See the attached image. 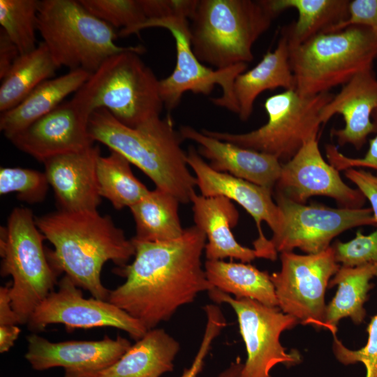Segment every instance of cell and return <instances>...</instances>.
<instances>
[{
    "label": "cell",
    "instance_id": "1",
    "mask_svg": "<svg viewBox=\"0 0 377 377\" xmlns=\"http://www.w3.org/2000/svg\"><path fill=\"white\" fill-rule=\"evenodd\" d=\"M135 248L132 263L114 273L126 278L110 290L108 301L140 321L147 330L168 320L181 306L214 286L208 281L201 258L207 242L196 226L168 242L133 239Z\"/></svg>",
    "mask_w": 377,
    "mask_h": 377
},
{
    "label": "cell",
    "instance_id": "2",
    "mask_svg": "<svg viewBox=\"0 0 377 377\" xmlns=\"http://www.w3.org/2000/svg\"><path fill=\"white\" fill-rule=\"evenodd\" d=\"M38 228L54 246L46 251L57 273L64 272L80 288L92 297L108 301L110 290L101 282L104 264L112 261L118 267L126 265L135 256L128 239L110 216L96 211L57 210L35 216Z\"/></svg>",
    "mask_w": 377,
    "mask_h": 377
},
{
    "label": "cell",
    "instance_id": "3",
    "mask_svg": "<svg viewBox=\"0 0 377 377\" xmlns=\"http://www.w3.org/2000/svg\"><path fill=\"white\" fill-rule=\"evenodd\" d=\"M88 131L94 142L106 145L138 167L156 188L173 195L180 203L191 202L196 179L181 146L184 139L170 115L133 128L119 121L108 110L98 109L89 117Z\"/></svg>",
    "mask_w": 377,
    "mask_h": 377
},
{
    "label": "cell",
    "instance_id": "4",
    "mask_svg": "<svg viewBox=\"0 0 377 377\" xmlns=\"http://www.w3.org/2000/svg\"><path fill=\"white\" fill-rule=\"evenodd\" d=\"M145 52L138 45L108 57L75 93L71 103L87 119L103 108L133 128L161 117L164 105L159 80L140 59Z\"/></svg>",
    "mask_w": 377,
    "mask_h": 377
},
{
    "label": "cell",
    "instance_id": "5",
    "mask_svg": "<svg viewBox=\"0 0 377 377\" xmlns=\"http://www.w3.org/2000/svg\"><path fill=\"white\" fill-rule=\"evenodd\" d=\"M276 17L266 0H198L189 18L193 53L216 69L251 62L253 45Z\"/></svg>",
    "mask_w": 377,
    "mask_h": 377
},
{
    "label": "cell",
    "instance_id": "6",
    "mask_svg": "<svg viewBox=\"0 0 377 377\" xmlns=\"http://www.w3.org/2000/svg\"><path fill=\"white\" fill-rule=\"evenodd\" d=\"M289 50L295 91L311 96L329 92L372 69L377 59V36L367 27L353 25L320 34Z\"/></svg>",
    "mask_w": 377,
    "mask_h": 377
},
{
    "label": "cell",
    "instance_id": "7",
    "mask_svg": "<svg viewBox=\"0 0 377 377\" xmlns=\"http://www.w3.org/2000/svg\"><path fill=\"white\" fill-rule=\"evenodd\" d=\"M37 27L56 64L70 71L92 73L108 57L138 46L117 45L114 28L80 0L40 1Z\"/></svg>",
    "mask_w": 377,
    "mask_h": 377
},
{
    "label": "cell",
    "instance_id": "8",
    "mask_svg": "<svg viewBox=\"0 0 377 377\" xmlns=\"http://www.w3.org/2000/svg\"><path fill=\"white\" fill-rule=\"evenodd\" d=\"M45 239L28 208L16 207L0 230L1 275L10 276L9 295L19 325L54 290L58 273L48 260Z\"/></svg>",
    "mask_w": 377,
    "mask_h": 377
},
{
    "label": "cell",
    "instance_id": "9",
    "mask_svg": "<svg viewBox=\"0 0 377 377\" xmlns=\"http://www.w3.org/2000/svg\"><path fill=\"white\" fill-rule=\"evenodd\" d=\"M330 92L311 96L295 89L270 96L264 103L267 121L244 133L202 129L205 134L240 147L275 156L284 163L308 141L318 138L321 109L333 97Z\"/></svg>",
    "mask_w": 377,
    "mask_h": 377
},
{
    "label": "cell",
    "instance_id": "10",
    "mask_svg": "<svg viewBox=\"0 0 377 377\" xmlns=\"http://www.w3.org/2000/svg\"><path fill=\"white\" fill-rule=\"evenodd\" d=\"M151 27L168 30L175 43V67L168 77L159 80V92L164 107L170 112L179 105L186 92L208 95L217 84L222 89V95L211 98V101L235 113L234 82L239 75L246 71L247 64L214 70L201 63L192 50L189 20L184 15L147 20L136 27L133 34Z\"/></svg>",
    "mask_w": 377,
    "mask_h": 377
},
{
    "label": "cell",
    "instance_id": "11",
    "mask_svg": "<svg viewBox=\"0 0 377 377\" xmlns=\"http://www.w3.org/2000/svg\"><path fill=\"white\" fill-rule=\"evenodd\" d=\"M216 303L228 304L235 311L239 332L246 346L247 358L240 377H270V370L278 364L287 367L301 362V355L288 353L280 343L281 334L299 321L278 306L265 305L249 298H235L214 288L208 291Z\"/></svg>",
    "mask_w": 377,
    "mask_h": 377
},
{
    "label": "cell",
    "instance_id": "12",
    "mask_svg": "<svg viewBox=\"0 0 377 377\" xmlns=\"http://www.w3.org/2000/svg\"><path fill=\"white\" fill-rule=\"evenodd\" d=\"M281 214L278 230L269 239L276 252L297 248L307 254L320 253L345 230L377 223L370 208H332L320 204H300L273 193Z\"/></svg>",
    "mask_w": 377,
    "mask_h": 377
},
{
    "label": "cell",
    "instance_id": "13",
    "mask_svg": "<svg viewBox=\"0 0 377 377\" xmlns=\"http://www.w3.org/2000/svg\"><path fill=\"white\" fill-rule=\"evenodd\" d=\"M281 267L270 275L278 306L299 323L323 328L325 290L340 267L332 246L316 254L281 253Z\"/></svg>",
    "mask_w": 377,
    "mask_h": 377
},
{
    "label": "cell",
    "instance_id": "14",
    "mask_svg": "<svg viewBox=\"0 0 377 377\" xmlns=\"http://www.w3.org/2000/svg\"><path fill=\"white\" fill-rule=\"evenodd\" d=\"M58 284V290L50 293L33 312L27 323L29 330L40 332L51 324L64 325L68 331L112 327L126 332L136 341L148 331L140 321L108 301L84 298L67 275Z\"/></svg>",
    "mask_w": 377,
    "mask_h": 377
},
{
    "label": "cell",
    "instance_id": "15",
    "mask_svg": "<svg viewBox=\"0 0 377 377\" xmlns=\"http://www.w3.org/2000/svg\"><path fill=\"white\" fill-rule=\"evenodd\" d=\"M274 192L300 204L315 195L335 200L341 208L358 209L366 198L344 183L339 170L322 156L318 138L306 142L288 161L281 163Z\"/></svg>",
    "mask_w": 377,
    "mask_h": 377
},
{
    "label": "cell",
    "instance_id": "16",
    "mask_svg": "<svg viewBox=\"0 0 377 377\" xmlns=\"http://www.w3.org/2000/svg\"><path fill=\"white\" fill-rule=\"evenodd\" d=\"M24 357L36 371L64 369V377H94L116 362L132 346L126 339L105 336L98 341L54 343L32 334Z\"/></svg>",
    "mask_w": 377,
    "mask_h": 377
},
{
    "label": "cell",
    "instance_id": "17",
    "mask_svg": "<svg viewBox=\"0 0 377 377\" xmlns=\"http://www.w3.org/2000/svg\"><path fill=\"white\" fill-rule=\"evenodd\" d=\"M88 120L71 101H65L8 140L19 150L43 162L93 145Z\"/></svg>",
    "mask_w": 377,
    "mask_h": 377
},
{
    "label": "cell",
    "instance_id": "18",
    "mask_svg": "<svg viewBox=\"0 0 377 377\" xmlns=\"http://www.w3.org/2000/svg\"><path fill=\"white\" fill-rule=\"evenodd\" d=\"M186 162L193 170L196 186L205 197L222 196L241 205L254 219L258 230L257 241L266 239L261 224L265 222L275 232L280 224L279 209L272 199L273 191L246 180L214 170L190 147L186 152Z\"/></svg>",
    "mask_w": 377,
    "mask_h": 377
},
{
    "label": "cell",
    "instance_id": "19",
    "mask_svg": "<svg viewBox=\"0 0 377 377\" xmlns=\"http://www.w3.org/2000/svg\"><path fill=\"white\" fill-rule=\"evenodd\" d=\"M101 151L98 145L50 158L45 173L52 188L59 210L96 211L101 204L96 165Z\"/></svg>",
    "mask_w": 377,
    "mask_h": 377
},
{
    "label": "cell",
    "instance_id": "20",
    "mask_svg": "<svg viewBox=\"0 0 377 377\" xmlns=\"http://www.w3.org/2000/svg\"><path fill=\"white\" fill-rule=\"evenodd\" d=\"M376 110L377 77L372 68L357 74L343 84L321 109L320 119L324 124L334 115H342L344 127L332 128L331 135L337 138L339 146L349 144L359 150L367 137L377 132V123L371 119Z\"/></svg>",
    "mask_w": 377,
    "mask_h": 377
},
{
    "label": "cell",
    "instance_id": "21",
    "mask_svg": "<svg viewBox=\"0 0 377 377\" xmlns=\"http://www.w3.org/2000/svg\"><path fill=\"white\" fill-rule=\"evenodd\" d=\"M179 132L184 140L198 145V152L214 170L274 190L281 170L275 156L219 140L190 126H181Z\"/></svg>",
    "mask_w": 377,
    "mask_h": 377
},
{
    "label": "cell",
    "instance_id": "22",
    "mask_svg": "<svg viewBox=\"0 0 377 377\" xmlns=\"http://www.w3.org/2000/svg\"><path fill=\"white\" fill-rule=\"evenodd\" d=\"M195 226L206 235L205 247L207 260L230 258L250 263L261 255L256 249L241 245L231 228L239 221V212L232 201L225 197H205L194 192L191 197Z\"/></svg>",
    "mask_w": 377,
    "mask_h": 377
},
{
    "label": "cell",
    "instance_id": "23",
    "mask_svg": "<svg viewBox=\"0 0 377 377\" xmlns=\"http://www.w3.org/2000/svg\"><path fill=\"white\" fill-rule=\"evenodd\" d=\"M289 53L287 38L281 32L275 49L268 51L253 68L237 77L233 95L235 114L242 121L249 119L256 98L265 91L280 87L284 90L295 89Z\"/></svg>",
    "mask_w": 377,
    "mask_h": 377
},
{
    "label": "cell",
    "instance_id": "24",
    "mask_svg": "<svg viewBox=\"0 0 377 377\" xmlns=\"http://www.w3.org/2000/svg\"><path fill=\"white\" fill-rule=\"evenodd\" d=\"M91 73L77 69L45 80L12 109L1 112L0 130L9 139L60 105L75 93Z\"/></svg>",
    "mask_w": 377,
    "mask_h": 377
},
{
    "label": "cell",
    "instance_id": "25",
    "mask_svg": "<svg viewBox=\"0 0 377 377\" xmlns=\"http://www.w3.org/2000/svg\"><path fill=\"white\" fill-rule=\"evenodd\" d=\"M179 342L163 329L154 328L114 364L94 377H160L173 370Z\"/></svg>",
    "mask_w": 377,
    "mask_h": 377
},
{
    "label": "cell",
    "instance_id": "26",
    "mask_svg": "<svg viewBox=\"0 0 377 377\" xmlns=\"http://www.w3.org/2000/svg\"><path fill=\"white\" fill-rule=\"evenodd\" d=\"M269 9L277 16L285 10L294 8L298 17L295 22L281 30L289 48L298 46L310 38L330 30L348 16L349 0H266Z\"/></svg>",
    "mask_w": 377,
    "mask_h": 377
},
{
    "label": "cell",
    "instance_id": "27",
    "mask_svg": "<svg viewBox=\"0 0 377 377\" xmlns=\"http://www.w3.org/2000/svg\"><path fill=\"white\" fill-rule=\"evenodd\" d=\"M377 275V264L357 267L340 266L329 282V286H338L337 293L326 306L323 329L336 334L339 320L349 317L355 324L362 323L366 316L364 303L373 288L371 280Z\"/></svg>",
    "mask_w": 377,
    "mask_h": 377
},
{
    "label": "cell",
    "instance_id": "28",
    "mask_svg": "<svg viewBox=\"0 0 377 377\" xmlns=\"http://www.w3.org/2000/svg\"><path fill=\"white\" fill-rule=\"evenodd\" d=\"M180 202L173 195L155 188L129 207L135 223V241L159 242L180 237L184 229L179 216Z\"/></svg>",
    "mask_w": 377,
    "mask_h": 377
},
{
    "label": "cell",
    "instance_id": "29",
    "mask_svg": "<svg viewBox=\"0 0 377 377\" xmlns=\"http://www.w3.org/2000/svg\"><path fill=\"white\" fill-rule=\"evenodd\" d=\"M207 278L214 288L235 298H249L265 305L278 306L270 275L245 263L206 260Z\"/></svg>",
    "mask_w": 377,
    "mask_h": 377
},
{
    "label": "cell",
    "instance_id": "30",
    "mask_svg": "<svg viewBox=\"0 0 377 377\" xmlns=\"http://www.w3.org/2000/svg\"><path fill=\"white\" fill-rule=\"evenodd\" d=\"M58 68L43 42L34 50L20 54L1 80V113L18 105L39 84L52 78Z\"/></svg>",
    "mask_w": 377,
    "mask_h": 377
},
{
    "label": "cell",
    "instance_id": "31",
    "mask_svg": "<svg viewBox=\"0 0 377 377\" xmlns=\"http://www.w3.org/2000/svg\"><path fill=\"white\" fill-rule=\"evenodd\" d=\"M96 177L101 197L108 200L117 210L140 201L149 191L133 175L131 163L114 151L98 159Z\"/></svg>",
    "mask_w": 377,
    "mask_h": 377
},
{
    "label": "cell",
    "instance_id": "32",
    "mask_svg": "<svg viewBox=\"0 0 377 377\" xmlns=\"http://www.w3.org/2000/svg\"><path fill=\"white\" fill-rule=\"evenodd\" d=\"M40 1L0 0V24L23 54L34 50L36 45L38 13Z\"/></svg>",
    "mask_w": 377,
    "mask_h": 377
},
{
    "label": "cell",
    "instance_id": "33",
    "mask_svg": "<svg viewBox=\"0 0 377 377\" xmlns=\"http://www.w3.org/2000/svg\"><path fill=\"white\" fill-rule=\"evenodd\" d=\"M93 15L113 28L119 36H127L145 22L140 0H80Z\"/></svg>",
    "mask_w": 377,
    "mask_h": 377
},
{
    "label": "cell",
    "instance_id": "34",
    "mask_svg": "<svg viewBox=\"0 0 377 377\" xmlns=\"http://www.w3.org/2000/svg\"><path fill=\"white\" fill-rule=\"evenodd\" d=\"M49 186L45 172L17 167L0 169L1 195L15 193L18 200L34 204L45 199Z\"/></svg>",
    "mask_w": 377,
    "mask_h": 377
},
{
    "label": "cell",
    "instance_id": "35",
    "mask_svg": "<svg viewBox=\"0 0 377 377\" xmlns=\"http://www.w3.org/2000/svg\"><path fill=\"white\" fill-rule=\"evenodd\" d=\"M332 248L337 263H341V266L377 264V228L367 235L357 231L353 239L347 242L337 241Z\"/></svg>",
    "mask_w": 377,
    "mask_h": 377
},
{
    "label": "cell",
    "instance_id": "36",
    "mask_svg": "<svg viewBox=\"0 0 377 377\" xmlns=\"http://www.w3.org/2000/svg\"><path fill=\"white\" fill-rule=\"evenodd\" d=\"M367 331V343L356 350L344 346L336 334H333V350L336 358L341 363L346 365L362 363L366 369L365 377H377V314L371 318Z\"/></svg>",
    "mask_w": 377,
    "mask_h": 377
},
{
    "label": "cell",
    "instance_id": "37",
    "mask_svg": "<svg viewBox=\"0 0 377 377\" xmlns=\"http://www.w3.org/2000/svg\"><path fill=\"white\" fill-rule=\"evenodd\" d=\"M204 310L207 316V323L200 348L191 366L185 369L179 377H198L202 370L205 358L214 340L227 325L226 320L218 306L207 304Z\"/></svg>",
    "mask_w": 377,
    "mask_h": 377
},
{
    "label": "cell",
    "instance_id": "38",
    "mask_svg": "<svg viewBox=\"0 0 377 377\" xmlns=\"http://www.w3.org/2000/svg\"><path fill=\"white\" fill-rule=\"evenodd\" d=\"M374 114L377 123V110ZM325 153L329 163L339 171L360 167L377 170V135L369 140L368 151L362 158L346 156L336 146L330 144L325 146Z\"/></svg>",
    "mask_w": 377,
    "mask_h": 377
},
{
    "label": "cell",
    "instance_id": "39",
    "mask_svg": "<svg viewBox=\"0 0 377 377\" xmlns=\"http://www.w3.org/2000/svg\"><path fill=\"white\" fill-rule=\"evenodd\" d=\"M353 25L367 27L377 36V0L350 1L347 19L330 32L339 31Z\"/></svg>",
    "mask_w": 377,
    "mask_h": 377
},
{
    "label": "cell",
    "instance_id": "40",
    "mask_svg": "<svg viewBox=\"0 0 377 377\" xmlns=\"http://www.w3.org/2000/svg\"><path fill=\"white\" fill-rule=\"evenodd\" d=\"M345 177L352 182L371 204L377 223V175L364 170L350 168L344 170Z\"/></svg>",
    "mask_w": 377,
    "mask_h": 377
},
{
    "label": "cell",
    "instance_id": "41",
    "mask_svg": "<svg viewBox=\"0 0 377 377\" xmlns=\"http://www.w3.org/2000/svg\"><path fill=\"white\" fill-rule=\"evenodd\" d=\"M20 55V52L6 32L0 31V79L2 80L14 62Z\"/></svg>",
    "mask_w": 377,
    "mask_h": 377
},
{
    "label": "cell",
    "instance_id": "42",
    "mask_svg": "<svg viewBox=\"0 0 377 377\" xmlns=\"http://www.w3.org/2000/svg\"><path fill=\"white\" fill-rule=\"evenodd\" d=\"M10 282L0 288V325H19L17 315L14 312L9 295Z\"/></svg>",
    "mask_w": 377,
    "mask_h": 377
},
{
    "label": "cell",
    "instance_id": "43",
    "mask_svg": "<svg viewBox=\"0 0 377 377\" xmlns=\"http://www.w3.org/2000/svg\"><path fill=\"white\" fill-rule=\"evenodd\" d=\"M21 332L17 325H0V353L8 352L15 343Z\"/></svg>",
    "mask_w": 377,
    "mask_h": 377
},
{
    "label": "cell",
    "instance_id": "44",
    "mask_svg": "<svg viewBox=\"0 0 377 377\" xmlns=\"http://www.w3.org/2000/svg\"><path fill=\"white\" fill-rule=\"evenodd\" d=\"M242 367L243 363H242L240 358L238 357L217 377H240Z\"/></svg>",
    "mask_w": 377,
    "mask_h": 377
}]
</instances>
